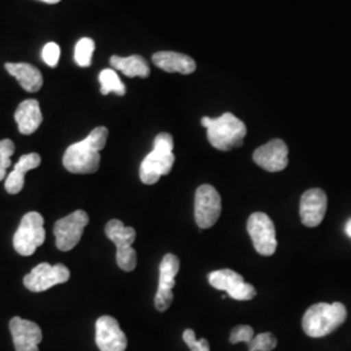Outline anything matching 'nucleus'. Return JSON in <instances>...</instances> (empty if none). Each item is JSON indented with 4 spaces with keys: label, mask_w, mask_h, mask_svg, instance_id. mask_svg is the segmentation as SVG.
Returning <instances> with one entry per match:
<instances>
[{
    "label": "nucleus",
    "mask_w": 351,
    "mask_h": 351,
    "mask_svg": "<svg viewBox=\"0 0 351 351\" xmlns=\"http://www.w3.org/2000/svg\"><path fill=\"white\" fill-rule=\"evenodd\" d=\"M108 129L95 128L88 137L71 145L64 152L63 164L66 171L75 175L95 173L101 165V152L107 143Z\"/></svg>",
    "instance_id": "1"
},
{
    "label": "nucleus",
    "mask_w": 351,
    "mask_h": 351,
    "mask_svg": "<svg viewBox=\"0 0 351 351\" xmlns=\"http://www.w3.org/2000/svg\"><path fill=\"white\" fill-rule=\"evenodd\" d=\"M348 317L346 307L341 302L316 303L302 319V328L308 337L320 339L335 332Z\"/></svg>",
    "instance_id": "2"
},
{
    "label": "nucleus",
    "mask_w": 351,
    "mask_h": 351,
    "mask_svg": "<svg viewBox=\"0 0 351 351\" xmlns=\"http://www.w3.org/2000/svg\"><path fill=\"white\" fill-rule=\"evenodd\" d=\"M202 125L207 128V138L215 149L230 151L241 147L247 129L233 113L226 112L217 119L204 116Z\"/></svg>",
    "instance_id": "3"
},
{
    "label": "nucleus",
    "mask_w": 351,
    "mask_h": 351,
    "mask_svg": "<svg viewBox=\"0 0 351 351\" xmlns=\"http://www.w3.org/2000/svg\"><path fill=\"white\" fill-rule=\"evenodd\" d=\"M104 232L117 247V265L125 272H132L137 267V252L133 249V243L137 237L134 228L125 226L120 220L113 219L107 223Z\"/></svg>",
    "instance_id": "4"
},
{
    "label": "nucleus",
    "mask_w": 351,
    "mask_h": 351,
    "mask_svg": "<svg viewBox=\"0 0 351 351\" xmlns=\"http://www.w3.org/2000/svg\"><path fill=\"white\" fill-rule=\"evenodd\" d=\"M45 219L40 213H27L24 215L19 229L13 236V247L23 256L33 255L46 239L43 228Z\"/></svg>",
    "instance_id": "5"
},
{
    "label": "nucleus",
    "mask_w": 351,
    "mask_h": 351,
    "mask_svg": "<svg viewBox=\"0 0 351 351\" xmlns=\"http://www.w3.org/2000/svg\"><path fill=\"white\" fill-rule=\"evenodd\" d=\"M88 224V215L77 210L75 213L58 220L53 226L56 247L60 251H71L78 245L84 234V229Z\"/></svg>",
    "instance_id": "6"
},
{
    "label": "nucleus",
    "mask_w": 351,
    "mask_h": 351,
    "mask_svg": "<svg viewBox=\"0 0 351 351\" xmlns=\"http://www.w3.org/2000/svg\"><path fill=\"white\" fill-rule=\"evenodd\" d=\"M221 215V197L213 185H202L195 191L194 217L201 229L216 224Z\"/></svg>",
    "instance_id": "7"
},
{
    "label": "nucleus",
    "mask_w": 351,
    "mask_h": 351,
    "mask_svg": "<svg viewBox=\"0 0 351 351\" xmlns=\"http://www.w3.org/2000/svg\"><path fill=\"white\" fill-rule=\"evenodd\" d=\"M247 232L255 250L264 256H271L277 249L276 229L268 215L255 213L247 220Z\"/></svg>",
    "instance_id": "8"
},
{
    "label": "nucleus",
    "mask_w": 351,
    "mask_h": 351,
    "mask_svg": "<svg viewBox=\"0 0 351 351\" xmlns=\"http://www.w3.org/2000/svg\"><path fill=\"white\" fill-rule=\"evenodd\" d=\"M69 277L71 272L64 264L40 263L24 277V285L33 293H40L66 282Z\"/></svg>",
    "instance_id": "9"
},
{
    "label": "nucleus",
    "mask_w": 351,
    "mask_h": 351,
    "mask_svg": "<svg viewBox=\"0 0 351 351\" xmlns=\"http://www.w3.org/2000/svg\"><path fill=\"white\" fill-rule=\"evenodd\" d=\"M95 342L101 351H125L128 339L119 322L108 315L101 316L95 324Z\"/></svg>",
    "instance_id": "10"
},
{
    "label": "nucleus",
    "mask_w": 351,
    "mask_h": 351,
    "mask_svg": "<svg viewBox=\"0 0 351 351\" xmlns=\"http://www.w3.org/2000/svg\"><path fill=\"white\" fill-rule=\"evenodd\" d=\"M173 164V152L154 149L141 164L139 178L146 185H154L160 180L162 176L168 175L172 171Z\"/></svg>",
    "instance_id": "11"
},
{
    "label": "nucleus",
    "mask_w": 351,
    "mask_h": 351,
    "mask_svg": "<svg viewBox=\"0 0 351 351\" xmlns=\"http://www.w3.org/2000/svg\"><path fill=\"white\" fill-rule=\"evenodd\" d=\"M289 149L282 139H272L254 151L255 164L268 172H280L288 167Z\"/></svg>",
    "instance_id": "12"
},
{
    "label": "nucleus",
    "mask_w": 351,
    "mask_h": 351,
    "mask_svg": "<svg viewBox=\"0 0 351 351\" xmlns=\"http://www.w3.org/2000/svg\"><path fill=\"white\" fill-rule=\"evenodd\" d=\"M328 199L322 189L315 188L307 190L301 198L300 213L303 226L315 228L320 226L326 213Z\"/></svg>",
    "instance_id": "13"
},
{
    "label": "nucleus",
    "mask_w": 351,
    "mask_h": 351,
    "mask_svg": "<svg viewBox=\"0 0 351 351\" xmlns=\"http://www.w3.org/2000/svg\"><path fill=\"white\" fill-rule=\"evenodd\" d=\"M10 330L16 351H39L38 345L43 336L40 326L34 322L16 316L10 322Z\"/></svg>",
    "instance_id": "14"
},
{
    "label": "nucleus",
    "mask_w": 351,
    "mask_h": 351,
    "mask_svg": "<svg viewBox=\"0 0 351 351\" xmlns=\"http://www.w3.org/2000/svg\"><path fill=\"white\" fill-rule=\"evenodd\" d=\"M152 62L158 68L168 73L191 75L197 68V64L190 56L173 51H160L154 53Z\"/></svg>",
    "instance_id": "15"
},
{
    "label": "nucleus",
    "mask_w": 351,
    "mask_h": 351,
    "mask_svg": "<svg viewBox=\"0 0 351 351\" xmlns=\"http://www.w3.org/2000/svg\"><path fill=\"white\" fill-rule=\"evenodd\" d=\"M14 120L19 126V130L24 136H30L37 132L38 128L43 121L39 103L36 99H27L17 107L14 112Z\"/></svg>",
    "instance_id": "16"
},
{
    "label": "nucleus",
    "mask_w": 351,
    "mask_h": 351,
    "mask_svg": "<svg viewBox=\"0 0 351 351\" xmlns=\"http://www.w3.org/2000/svg\"><path fill=\"white\" fill-rule=\"evenodd\" d=\"M40 162L42 159L36 152L23 155L19 163L14 165V169L5 178V190L10 194H19L25 185L26 172L38 168L40 165Z\"/></svg>",
    "instance_id": "17"
},
{
    "label": "nucleus",
    "mask_w": 351,
    "mask_h": 351,
    "mask_svg": "<svg viewBox=\"0 0 351 351\" xmlns=\"http://www.w3.org/2000/svg\"><path fill=\"white\" fill-rule=\"evenodd\" d=\"M5 69L19 81L20 86L27 93H37L43 86V77L34 65L27 63H7Z\"/></svg>",
    "instance_id": "18"
},
{
    "label": "nucleus",
    "mask_w": 351,
    "mask_h": 351,
    "mask_svg": "<svg viewBox=\"0 0 351 351\" xmlns=\"http://www.w3.org/2000/svg\"><path fill=\"white\" fill-rule=\"evenodd\" d=\"M110 63L113 69L123 72L126 77H142L146 78L150 75V66L145 58L139 55H132L128 58L121 56H112L110 59Z\"/></svg>",
    "instance_id": "19"
},
{
    "label": "nucleus",
    "mask_w": 351,
    "mask_h": 351,
    "mask_svg": "<svg viewBox=\"0 0 351 351\" xmlns=\"http://www.w3.org/2000/svg\"><path fill=\"white\" fill-rule=\"evenodd\" d=\"M180 271V259L175 254H167L159 267V287L158 291H172L175 288L176 276Z\"/></svg>",
    "instance_id": "20"
},
{
    "label": "nucleus",
    "mask_w": 351,
    "mask_h": 351,
    "mask_svg": "<svg viewBox=\"0 0 351 351\" xmlns=\"http://www.w3.org/2000/svg\"><path fill=\"white\" fill-rule=\"evenodd\" d=\"M208 281H210L211 287L220 290V291H226V294L230 290L237 288L239 284L245 282L243 277L232 269L213 271L208 275Z\"/></svg>",
    "instance_id": "21"
},
{
    "label": "nucleus",
    "mask_w": 351,
    "mask_h": 351,
    "mask_svg": "<svg viewBox=\"0 0 351 351\" xmlns=\"http://www.w3.org/2000/svg\"><path fill=\"white\" fill-rule=\"evenodd\" d=\"M101 82V93L103 95H108L110 93H114L120 97L125 95V85L121 82L119 75L114 72V69H104L99 75Z\"/></svg>",
    "instance_id": "22"
},
{
    "label": "nucleus",
    "mask_w": 351,
    "mask_h": 351,
    "mask_svg": "<svg viewBox=\"0 0 351 351\" xmlns=\"http://www.w3.org/2000/svg\"><path fill=\"white\" fill-rule=\"evenodd\" d=\"M94 50H95V43L91 38L80 39L75 47V63L78 64L80 66H84V68L90 66Z\"/></svg>",
    "instance_id": "23"
},
{
    "label": "nucleus",
    "mask_w": 351,
    "mask_h": 351,
    "mask_svg": "<svg viewBox=\"0 0 351 351\" xmlns=\"http://www.w3.org/2000/svg\"><path fill=\"white\" fill-rule=\"evenodd\" d=\"M14 150L16 147L11 139L0 141V181L7 178V169L11 167V158Z\"/></svg>",
    "instance_id": "24"
},
{
    "label": "nucleus",
    "mask_w": 351,
    "mask_h": 351,
    "mask_svg": "<svg viewBox=\"0 0 351 351\" xmlns=\"http://www.w3.org/2000/svg\"><path fill=\"white\" fill-rule=\"evenodd\" d=\"M250 351H272L277 346V339L269 332L255 336L247 345Z\"/></svg>",
    "instance_id": "25"
},
{
    "label": "nucleus",
    "mask_w": 351,
    "mask_h": 351,
    "mask_svg": "<svg viewBox=\"0 0 351 351\" xmlns=\"http://www.w3.org/2000/svg\"><path fill=\"white\" fill-rule=\"evenodd\" d=\"M228 295L236 301H250L256 295V289L254 288L251 284L242 282L237 288L230 290Z\"/></svg>",
    "instance_id": "26"
},
{
    "label": "nucleus",
    "mask_w": 351,
    "mask_h": 351,
    "mask_svg": "<svg viewBox=\"0 0 351 351\" xmlns=\"http://www.w3.org/2000/svg\"><path fill=\"white\" fill-rule=\"evenodd\" d=\"M182 339L191 351H210V343L206 339H195V333L193 329H186L182 335Z\"/></svg>",
    "instance_id": "27"
},
{
    "label": "nucleus",
    "mask_w": 351,
    "mask_h": 351,
    "mask_svg": "<svg viewBox=\"0 0 351 351\" xmlns=\"http://www.w3.org/2000/svg\"><path fill=\"white\" fill-rule=\"evenodd\" d=\"M254 329L250 326H237L233 328L230 333V342L232 343H239V342H245L250 343L254 339Z\"/></svg>",
    "instance_id": "28"
},
{
    "label": "nucleus",
    "mask_w": 351,
    "mask_h": 351,
    "mask_svg": "<svg viewBox=\"0 0 351 351\" xmlns=\"http://www.w3.org/2000/svg\"><path fill=\"white\" fill-rule=\"evenodd\" d=\"M42 58H43V62L47 64L49 66H56L59 63V58H60V47L59 45L50 42L47 43L43 50H42Z\"/></svg>",
    "instance_id": "29"
},
{
    "label": "nucleus",
    "mask_w": 351,
    "mask_h": 351,
    "mask_svg": "<svg viewBox=\"0 0 351 351\" xmlns=\"http://www.w3.org/2000/svg\"><path fill=\"white\" fill-rule=\"evenodd\" d=\"M173 137L169 133H160L154 141V149L173 152Z\"/></svg>",
    "instance_id": "30"
},
{
    "label": "nucleus",
    "mask_w": 351,
    "mask_h": 351,
    "mask_svg": "<svg viewBox=\"0 0 351 351\" xmlns=\"http://www.w3.org/2000/svg\"><path fill=\"white\" fill-rule=\"evenodd\" d=\"M345 232H346V234L349 236L351 239V219L346 223V226H345Z\"/></svg>",
    "instance_id": "31"
},
{
    "label": "nucleus",
    "mask_w": 351,
    "mask_h": 351,
    "mask_svg": "<svg viewBox=\"0 0 351 351\" xmlns=\"http://www.w3.org/2000/svg\"><path fill=\"white\" fill-rule=\"evenodd\" d=\"M39 1H45V3H47V4H56V3H59L60 0H39Z\"/></svg>",
    "instance_id": "32"
}]
</instances>
